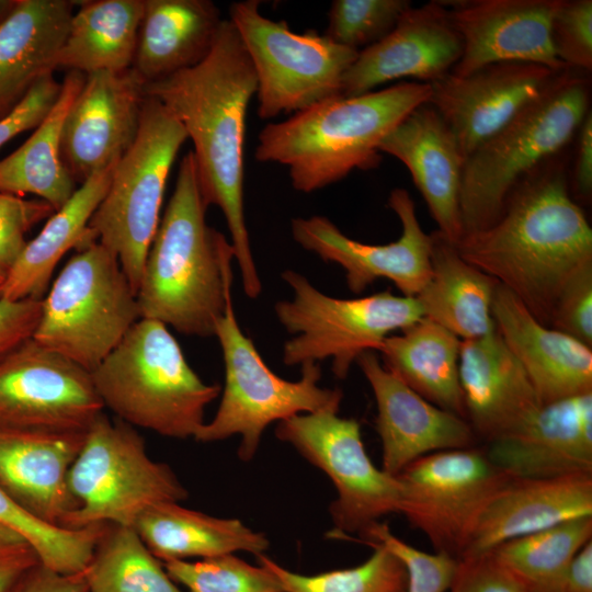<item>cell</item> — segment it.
<instances>
[{
	"mask_svg": "<svg viewBox=\"0 0 592 592\" xmlns=\"http://www.w3.org/2000/svg\"><path fill=\"white\" fill-rule=\"evenodd\" d=\"M257 93L252 62L230 20H223L210 53L194 67L145 83V94L160 101L181 123L193 144L203 201L226 220L234 257L249 298L262 284L244 217L246 117Z\"/></svg>",
	"mask_w": 592,
	"mask_h": 592,
	"instance_id": "cell-1",
	"label": "cell"
},
{
	"mask_svg": "<svg viewBox=\"0 0 592 592\" xmlns=\"http://www.w3.org/2000/svg\"><path fill=\"white\" fill-rule=\"evenodd\" d=\"M455 247L550 327L561 289L592 263V229L570 196L565 163L553 158L514 187L492 225Z\"/></svg>",
	"mask_w": 592,
	"mask_h": 592,
	"instance_id": "cell-2",
	"label": "cell"
},
{
	"mask_svg": "<svg viewBox=\"0 0 592 592\" xmlns=\"http://www.w3.org/2000/svg\"><path fill=\"white\" fill-rule=\"evenodd\" d=\"M192 151L150 243L137 289L140 318L185 335L214 337L231 297L234 250L209 227Z\"/></svg>",
	"mask_w": 592,
	"mask_h": 592,
	"instance_id": "cell-3",
	"label": "cell"
},
{
	"mask_svg": "<svg viewBox=\"0 0 592 592\" xmlns=\"http://www.w3.org/2000/svg\"><path fill=\"white\" fill-rule=\"evenodd\" d=\"M430 95V83L412 81L330 98L269 123L258 136L255 159L287 167L296 191L315 192L354 170L376 169L382 162L380 141Z\"/></svg>",
	"mask_w": 592,
	"mask_h": 592,
	"instance_id": "cell-4",
	"label": "cell"
},
{
	"mask_svg": "<svg viewBox=\"0 0 592 592\" xmlns=\"http://www.w3.org/2000/svg\"><path fill=\"white\" fill-rule=\"evenodd\" d=\"M588 75L570 68L558 72L536 99L465 159L463 236L492 225L514 187L577 135L590 111Z\"/></svg>",
	"mask_w": 592,
	"mask_h": 592,
	"instance_id": "cell-5",
	"label": "cell"
},
{
	"mask_svg": "<svg viewBox=\"0 0 592 592\" xmlns=\"http://www.w3.org/2000/svg\"><path fill=\"white\" fill-rule=\"evenodd\" d=\"M90 374L104 408L119 420L173 439L195 437L221 391L193 371L166 325L145 318Z\"/></svg>",
	"mask_w": 592,
	"mask_h": 592,
	"instance_id": "cell-6",
	"label": "cell"
},
{
	"mask_svg": "<svg viewBox=\"0 0 592 592\" xmlns=\"http://www.w3.org/2000/svg\"><path fill=\"white\" fill-rule=\"evenodd\" d=\"M140 319L137 293L99 241L77 250L42 298L33 339L92 372Z\"/></svg>",
	"mask_w": 592,
	"mask_h": 592,
	"instance_id": "cell-7",
	"label": "cell"
},
{
	"mask_svg": "<svg viewBox=\"0 0 592 592\" xmlns=\"http://www.w3.org/2000/svg\"><path fill=\"white\" fill-rule=\"evenodd\" d=\"M186 139L175 116L146 95L136 138L117 161L88 225L92 239L115 254L136 293L159 226L167 180Z\"/></svg>",
	"mask_w": 592,
	"mask_h": 592,
	"instance_id": "cell-8",
	"label": "cell"
},
{
	"mask_svg": "<svg viewBox=\"0 0 592 592\" xmlns=\"http://www.w3.org/2000/svg\"><path fill=\"white\" fill-rule=\"evenodd\" d=\"M68 487L78 508L62 526L134 527L149 508L181 502L187 490L172 469L155 462L134 426L102 412L86 433L83 445L68 473Z\"/></svg>",
	"mask_w": 592,
	"mask_h": 592,
	"instance_id": "cell-9",
	"label": "cell"
},
{
	"mask_svg": "<svg viewBox=\"0 0 592 592\" xmlns=\"http://www.w3.org/2000/svg\"><path fill=\"white\" fill-rule=\"evenodd\" d=\"M225 365V388L215 417L200 429L195 440L215 442L239 434L238 455L250 460L269 424L299 413L339 410L340 389L321 388L318 363H305L301 377L289 382L273 373L257 351L253 341L239 327L231 297L217 321L215 335Z\"/></svg>",
	"mask_w": 592,
	"mask_h": 592,
	"instance_id": "cell-10",
	"label": "cell"
},
{
	"mask_svg": "<svg viewBox=\"0 0 592 592\" xmlns=\"http://www.w3.org/2000/svg\"><path fill=\"white\" fill-rule=\"evenodd\" d=\"M281 277L293 297L274 306L278 322L293 337L284 343L287 366L332 360L337 378L348 376L357 357L377 351L385 338L423 317L415 297L390 292L335 298L317 289L306 276L285 270Z\"/></svg>",
	"mask_w": 592,
	"mask_h": 592,
	"instance_id": "cell-11",
	"label": "cell"
},
{
	"mask_svg": "<svg viewBox=\"0 0 592 592\" xmlns=\"http://www.w3.org/2000/svg\"><path fill=\"white\" fill-rule=\"evenodd\" d=\"M229 20L255 72L260 118L295 114L342 95L344 73L358 52L315 30L294 32L286 22L264 16L258 0L231 3Z\"/></svg>",
	"mask_w": 592,
	"mask_h": 592,
	"instance_id": "cell-12",
	"label": "cell"
},
{
	"mask_svg": "<svg viewBox=\"0 0 592 592\" xmlns=\"http://www.w3.org/2000/svg\"><path fill=\"white\" fill-rule=\"evenodd\" d=\"M399 513L424 534L434 553L458 559L481 510L513 477L477 446L424 455L395 476Z\"/></svg>",
	"mask_w": 592,
	"mask_h": 592,
	"instance_id": "cell-13",
	"label": "cell"
},
{
	"mask_svg": "<svg viewBox=\"0 0 592 592\" xmlns=\"http://www.w3.org/2000/svg\"><path fill=\"white\" fill-rule=\"evenodd\" d=\"M338 412L326 409L292 415L278 421L275 434L334 483L338 497L330 514L337 535H362L382 516L399 513L400 485L371 460L360 423Z\"/></svg>",
	"mask_w": 592,
	"mask_h": 592,
	"instance_id": "cell-14",
	"label": "cell"
},
{
	"mask_svg": "<svg viewBox=\"0 0 592 592\" xmlns=\"http://www.w3.org/2000/svg\"><path fill=\"white\" fill-rule=\"evenodd\" d=\"M103 409L90 372L33 338L0 361V424L87 432Z\"/></svg>",
	"mask_w": 592,
	"mask_h": 592,
	"instance_id": "cell-15",
	"label": "cell"
},
{
	"mask_svg": "<svg viewBox=\"0 0 592 592\" xmlns=\"http://www.w3.org/2000/svg\"><path fill=\"white\" fill-rule=\"evenodd\" d=\"M388 206L398 216L401 235L386 244H369L345 236L329 218L320 215L292 220V236L303 249L325 262L340 265L348 288L361 294L379 278L389 280L403 296L415 297L431 273V236L417 218L414 202L407 190L396 187Z\"/></svg>",
	"mask_w": 592,
	"mask_h": 592,
	"instance_id": "cell-16",
	"label": "cell"
},
{
	"mask_svg": "<svg viewBox=\"0 0 592 592\" xmlns=\"http://www.w3.org/2000/svg\"><path fill=\"white\" fill-rule=\"evenodd\" d=\"M145 81L130 67L86 75L61 130L62 162L76 183L118 161L139 128Z\"/></svg>",
	"mask_w": 592,
	"mask_h": 592,
	"instance_id": "cell-17",
	"label": "cell"
},
{
	"mask_svg": "<svg viewBox=\"0 0 592 592\" xmlns=\"http://www.w3.org/2000/svg\"><path fill=\"white\" fill-rule=\"evenodd\" d=\"M528 62H497L430 83L429 104L454 134L466 159L536 99L557 73Z\"/></svg>",
	"mask_w": 592,
	"mask_h": 592,
	"instance_id": "cell-18",
	"label": "cell"
},
{
	"mask_svg": "<svg viewBox=\"0 0 592 592\" xmlns=\"http://www.w3.org/2000/svg\"><path fill=\"white\" fill-rule=\"evenodd\" d=\"M560 0H471L448 4L463 52L451 70L468 75L497 62L566 69L553 49L550 25Z\"/></svg>",
	"mask_w": 592,
	"mask_h": 592,
	"instance_id": "cell-19",
	"label": "cell"
},
{
	"mask_svg": "<svg viewBox=\"0 0 592 592\" xmlns=\"http://www.w3.org/2000/svg\"><path fill=\"white\" fill-rule=\"evenodd\" d=\"M462 52V38L443 2L411 7L388 35L358 52L344 73L341 94L362 95L402 78L432 83L451 72Z\"/></svg>",
	"mask_w": 592,
	"mask_h": 592,
	"instance_id": "cell-20",
	"label": "cell"
},
{
	"mask_svg": "<svg viewBox=\"0 0 592 592\" xmlns=\"http://www.w3.org/2000/svg\"><path fill=\"white\" fill-rule=\"evenodd\" d=\"M356 363L376 400L375 426L385 473L396 476L410 463L434 452L476 446V435L466 419L421 397L390 373L375 351L362 353Z\"/></svg>",
	"mask_w": 592,
	"mask_h": 592,
	"instance_id": "cell-21",
	"label": "cell"
},
{
	"mask_svg": "<svg viewBox=\"0 0 592 592\" xmlns=\"http://www.w3.org/2000/svg\"><path fill=\"white\" fill-rule=\"evenodd\" d=\"M485 449L513 478L592 474V391L542 405L519 429Z\"/></svg>",
	"mask_w": 592,
	"mask_h": 592,
	"instance_id": "cell-22",
	"label": "cell"
},
{
	"mask_svg": "<svg viewBox=\"0 0 592 592\" xmlns=\"http://www.w3.org/2000/svg\"><path fill=\"white\" fill-rule=\"evenodd\" d=\"M86 433L0 424V487L35 516L64 527L78 508L68 473Z\"/></svg>",
	"mask_w": 592,
	"mask_h": 592,
	"instance_id": "cell-23",
	"label": "cell"
},
{
	"mask_svg": "<svg viewBox=\"0 0 592 592\" xmlns=\"http://www.w3.org/2000/svg\"><path fill=\"white\" fill-rule=\"evenodd\" d=\"M459 382L466 420L476 437L487 443L514 432L542 406L525 369L496 328L462 340Z\"/></svg>",
	"mask_w": 592,
	"mask_h": 592,
	"instance_id": "cell-24",
	"label": "cell"
},
{
	"mask_svg": "<svg viewBox=\"0 0 592 592\" xmlns=\"http://www.w3.org/2000/svg\"><path fill=\"white\" fill-rule=\"evenodd\" d=\"M379 151L406 166L437 231L457 243L463 237L460 189L465 158L440 114L429 103L418 106L380 141Z\"/></svg>",
	"mask_w": 592,
	"mask_h": 592,
	"instance_id": "cell-25",
	"label": "cell"
},
{
	"mask_svg": "<svg viewBox=\"0 0 592 592\" xmlns=\"http://www.w3.org/2000/svg\"><path fill=\"white\" fill-rule=\"evenodd\" d=\"M496 330L530 377L542 405L592 391V350L538 321L510 291L496 288Z\"/></svg>",
	"mask_w": 592,
	"mask_h": 592,
	"instance_id": "cell-26",
	"label": "cell"
},
{
	"mask_svg": "<svg viewBox=\"0 0 592 592\" xmlns=\"http://www.w3.org/2000/svg\"><path fill=\"white\" fill-rule=\"evenodd\" d=\"M582 516H592V474L512 478L481 510L459 558Z\"/></svg>",
	"mask_w": 592,
	"mask_h": 592,
	"instance_id": "cell-27",
	"label": "cell"
},
{
	"mask_svg": "<svg viewBox=\"0 0 592 592\" xmlns=\"http://www.w3.org/2000/svg\"><path fill=\"white\" fill-rule=\"evenodd\" d=\"M73 1L16 0L0 22V118L55 70Z\"/></svg>",
	"mask_w": 592,
	"mask_h": 592,
	"instance_id": "cell-28",
	"label": "cell"
},
{
	"mask_svg": "<svg viewBox=\"0 0 592 592\" xmlns=\"http://www.w3.org/2000/svg\"><path fill=\"white\" fill-rule=\"evenodd\" d=\"M223 20L210 0H144L132 68L147 83L196 66Z\"/></svg>",
	"mask_w": 592,
	"mask_h": 592,
	"instance_id": "cell-29",
	"label": "cell"
},
{
	"mask_svg": "<svg viewBox=\"0 0 592 592\" xmlns=\"http://www.w3.org/2000/svg\"><path fill=\"white\" fill-rule=\"evenodd\" d=\"M116 163L87 179L66 204L47 219L39 234L26 242L0 283V298L42 299L66 252L96 241L92 239L88 225L107 192Z\"/></svg>",
	"mask_w": 592,
	"mask_h": 592,
	"instance_id": "cell-30",
	"label": "cell"
},
{
	"mask_svg": "<svg viewBox=\"0 0 592 592\" xmlns=\"http://www.w3.org/2000/svg\"><path fill=\"white\" fill-rule=\"evenodd\" d=\"M430 236L431 273L415 296L423 317L460 340L489 333L496 328L491 308L498 283L465 261L440 231Z\"/></svg>",
	"mask_w": 592,
	"mask_h": 592,
	"instance_id": "cell-31",
	"label": "cell"
},
{
	"mask_svg": "<svg viewBox=\"0 0 592 592\" xmlns=\"http://www.w3.org/2000/svg\"><path fill=\"white\" fill-rule=\"evenodd\" d=\"M462 340L454 333L422 317L390 334L377 352L383 365L421 397L466 419L459 382Z\"/></svg>",
	"mask_w": 592,
	"mask_h": 592,
	"instance_id": "cell-32",
	"label": "cell"
},
{
	"mask_svg": "<svg viewBox=\"0 0 592 592\" xmlns=\"http://www.w3.org/2000/svg\"><path fill=\"white\" fill-rule=\"evenodd\" d=\"M134 530L159 559L210 558L243 550L255 556L267 549L264 534L237 519H220L186 509L179 502H162L149 508Z\"/></svg>",
	"mask_w": 592,
	"mask_h": 592,
	"instance_id": "cell-33",
	"label": "cell"
},
{
	"mask_svg": "<svg viewBox=\"0 0 592 592\" xmlns=\"http://www.w3.org/2000/svg\"><path fill=\"white\" fill-rule=\"evenodd\" d=\"M84 79V73L69 70L47 116L22 146L0 160V192L16 196L33 194L55 212L72 196L77 189L61 159V130Z\"/></svg>",
	"mask_w": 592,
	"mask_h": 592,
	"instance_id": "cell-34",
	"label": "cell"
},
{
	"mask_svg": "<svg viewBox=\"0 0 592 592\" xmlns=\"http://www.w3.org/2000/svg\"><path fill=\"white\" fill-rule=\"evenodd\" d=\"M144 0L83 1L69 22L55 69L84 75L133 65Z\"/></svg>",
	"mask_w": 592,
	"mask_h": 592,
	"instance_id": "cell-35",
	"label": "cell"
},
{
	"mask_svg": "<svg viewBox=\"0 0 592 592\" xmlns=\"http://www.w3.org/2000/svg\"><path fill=\"white\" fill-rule=\"evenodd\" d=\"M592 538V516L504 542L491 551L531 592H565L567 569Z\"/></svg>",
	"mask_w": 592,
	"mask_h": 592,
	"instance_id": "cell-36",
	"label": "cell"
},
{
	"mask_svg": "<svg viewBox=\"0 0 592 592\" xmlns=\"http://www.w3.org/2000/svg\"><path fill=\"white\" fill-rule=\"evenodd\" d=\"M84 578L88 592H183L134 527L107 526Z\"/></svg>",
	"mask_w": 592,
	"mask_h": 592,
	"instance_id": "cell-37",
	"label": "cell"
},
{
	"mask_svg": "<svg viewBox=\"0 0 592 592\" xmlns=\"http://www.w3.org/2000/svg\"><path fill=\"white\" fill-rule=\"evenodd\" d=\"M107 524L70 530L32 514L0 487V527L21 537L47 569L60 574L84 572Z\"/></svg>",
	"mask_w": 592,
	"mask_h": 592,
	"instance_id": "cell-38",
	"label": "cell"
},
{
	"mask_svg": "<svg viewBox=\"0 0 592 592\" xmlns=\"http://www.w3.org/2000/svg\"><path fill=\"white\" fill-rule=\"evenodd\" d=\"M374 553L363 563L315 576L292 572L263 554L261 566L277 579L284 592H407L408 573L403 562L386 547L368 543Z\"/></svg>",
	"mask_w": 592,
	"mask_h": 592,
	"instance_id": "cell-39",
	"label": "cell"
},
{
	"mask_svg": "<svg viewBox=\"0 0 592 592\" xmlns=\"http://www.w3.org/2000/svg\"><path fill=\"white\" fill-rule=\"evenodd\" d=\"M163 567L189 592H284L266 568L251 566L232 554L194 562L169 560Z\"/></svg>",
	"mask_w": 592,
	"mask_h": 592,
	"instance_id": "cell-40",
	"label": "cell"
},
{
	"mask_svg": "<svg viewBox=\"0 0 592 592\" xmlns=\"http://www.w3.org/2000/svg\"><path fill=\"white\" fill-rule=\"evenodd\" d=\"M411 7L408 0H334L325 35L360 52L388 35Z\"/></svg>",
	"mask_w": 592,
	"mask_h": 592,
	"instance_id": "cell-41",
	"label": "cell"
},
{
	"mask_svg": "<svg viewBox=\"0 0 592 592\" xmlns=\"http://www.w3.org/2000/svg\"><path fill=\"white\" fill-rule=\"evenodd\" d=\"M364 543H376L394 553L408 573L407 592H446L452 581L456 559L422 551L395 536L386 523L377 522L362 535Z\"/></svg>",
	"mask_w": 592,
	"mask_h": 592,
	"instance_id": "cell-42",
	"label": "cell"
},
{
	"mask_svg": "<svg viewBox=\"0 0 592 592\" xmlns=\"http://www.w3.org/2000/svg\"><path fill=\"white\" fill-rule=\"evenodd\" d=\"M557 59L570 69H592V1L560 0L550 25Z\"/></svg>",
	"mask_w": 592,
	"mask_h": 592,
	"instance_id": "cell-43",
	"label": "cell"
},
{
	"mask_svg": "<svg viewBox=\"0 0 592 592\" xmlns=\"http://www.w3.org/2000/svg\"><path fill=\"white\" fill-rule=\"evenodd\" d=\"M54 213L43 200L0 192V271L4 275L24 249L26 232Z\"/></svg>",
	"mask_w": 592,
	"mask_h": 592,
	"instance_id": "cell-44",
	"label": "cell"
},
{
	"mask_svg": "<svg viewBox=\"0 0 592 592\" xmlns=\"http://www.w3.org/2000/svg\"><path fill=\"white\" fill-rule=\"evenodd\" d=\"M550 327L592 348V263L574 273L561 289Z\"/></svg>",
	"mask_w": 592,
	"mask_h": 592,
	"instance_id": "cell-45",
	"label": "cell"
},
{
	"mask_svg": "<svg viewBox=\"0 0 592 592\" xmlns=\"http://www.w3.org/2000/svg\"><path fill=\"white\" fill-rule=\"evenodd\" d=\"M456 561L446 592H531L491 550Z\"/></svg>",
	"mask_w": 592,
	"mask_h": 592,
	"instance_id": "cell-46",
	"label": "cell"
},
{
	"mask_svg": "<svg viewBox=\"0 0 592 592\" xmlns=\"http://www.w3.org/2000/svg\"><path fill=\"white\" fill-rule=\"evenodd\" d=\"M61 90L52 73L41 78L27 94L0 118V148L19 134L36 128L50 112Z\"/></svg>",
	"mask_w": 592,
	"mask_h": 592,
	"instance_id": "cell-47",
	"label": "cell"
},
{
	"mask_svg": "<svg viewBox=\"0 0 592 592\" xmlns=\"http://www.w3.org/2000/svg\"><path fill=\"white\" fill-rule=\"evenodd\" d=\"M42 314V299L0 298V361L32 339Z\"/></svg>",
	"mask_w": 592,
	"mask_h": 592,
	"instance_id": "cell-48",
	"label": "cell"
},
{
	"mask_svg": "<svg viewBox=\"0 0 592 592\" xmlns=\"http://www.w3.org/2000/svg\"><path fill=\"white\" fill-rule=\"evenodd\" d=\"M10 592H88L84 572L60 574L37 563L30 569Z\"/></svg>",
	"mask_w": 592,
	"mask_h": 592,
	"instance_id": "cell-49",
	"label": "cell"
},
{
	"mask_svg": "<svg viewBox=\"0 0 592 592\" xmlns=\"http://www.w3.org/2000/svg\"><path fill=\"white\" fill-rule=\"evenodd\" d=\"M37 563H39L37 556L26 543L0 546V592H10Z\"/></svg>",
	"mask_w": 592,
	"mask_h": 592,
	"instance_id": "cell-50",
	"label": "cell"
},
{
	"mask_svg": "<svg viewBox=\"0 0 592 592\" xmlns=\"http://www.w3.org/2000/svg\"><path fill=\"white\" fill-rule=\"evenodd\" d=\"M577 151L573 164V186L576 192L590 198L592 193V112L582 121L577 132Z\"/></svg>",
	"mask_w": 592,
	"mask_h": 592,
	"instance_id": "cell-51",
	"label": "cell"
},
{
	"mask_svg": "<svg viewBox=\"0 0 592 592\" xmlns=\"http://www.w3.org/2000/svg\"><path fill=\"white\" fill-rule=\"evenodd\" d=\"M565 592H592V540L572 558L565 577Z\"/></svg>",
	"mask_w": 592,
	"mask_h": 592,
	"instance_id": "cell-52",
	"label": "cell"
},
{
	"mask_svg": "<svg viewBox=\"0 0 592 592\" xmlns=\"http://www.w3.org/2000/svg\"><path fill=\"white\" fill-rule=\"evenodd\" d=\"M21 542L25 543L21 537H19L14 533L3 527H0V546L21 543Z\"/></svg>",
	"mask_w": 592,
	"mask_h": 592,
	"instance_id": "cell-53",
	"label": "cell"
},
{
	"mask_svg": "<svg viewBox=\"0 0 592 592\" xmlns=\"http://www.w3.org/2000/svg\"><path fill=\"white\" fill-rule=\"evenodd\" d=\"M14 1H0V22L8 14Z\"/></svg>",
	"mask_w": 592,
	"mask_h": 592,
	"instance_id": "cell-54",
	"label": "cell"
},
{
	"mask_svg": "<svg viewBox=\"0 0 592 592\" xmlns=\"http://www.w3.org/2000/svg\"><path fill=\"white\" fill-rule=\"evenodd\" d=\"M4 274L0 271V283L2 282Z\"/></svg>",
	"mask_w": 592,
	"mask_h": 592,
	"instance_id": "cell-55",
	"label": "cell"
}]
</instances>
